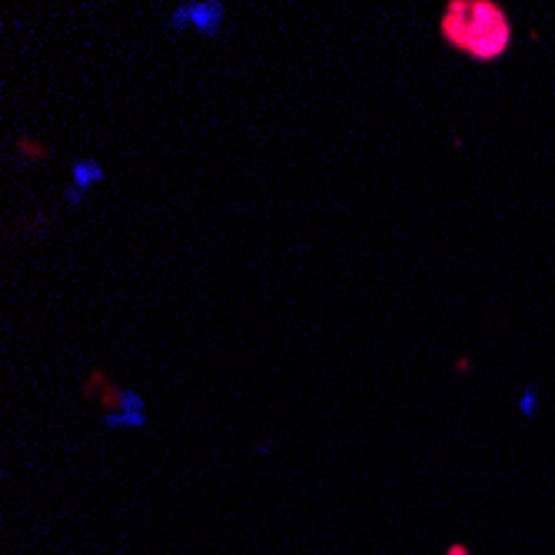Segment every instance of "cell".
<instances>
[{
	"label": "cell",
	"instance_id": "obj_1",
	"mask_svg": "<svg viewBox=\"0 0 555 555\" xmlns=\"http://www.w3.org/2000/svg\"><path fill=\"white\" fill-rule=\"evenodd\" d=\"M442 40L463 50L473 61H495L513 43V24L499 4L489 0H452L442 11Z\"/></svg>",
	"mask_w": 555,
	"mask_h": 555
}]
</instances>
